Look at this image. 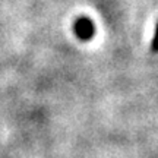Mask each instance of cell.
Returning <instances> with one entry per match:
<instances>
[{
    "mask_svg": "<svg viewBox=\"0 0 158 158\" xmlns=\"http://www.w3.org/2000/svg\"><path fill=\"white\" fill-rule=\"evenodd\" d=\"M73 31L79 40L89 41V40L94 37V34H95V25H94V22L91 21L89 18L81 16L75 21Z\"/></svg>",
    "mask_w": 158,
    "mask_h": 158,
    "instance_id": "cell-1",
    "label": "cell"
},
{
    "mask_svg": "<svg viewBox=\"0 0 158 158\" xmlns=\"http://www.w3.org/2000/svg\"><path fill=\"white\" fill-rule=\"evenodd\" d=\"M151 51L157 54L158 53V22L155 25V31H154V37H152V41H151Z\"/></svg>",
    "mask_w": 158,
    "mask_h": 158,
    "instance_id": "cell-2",
    "label": "cell"
}]
</instances>
